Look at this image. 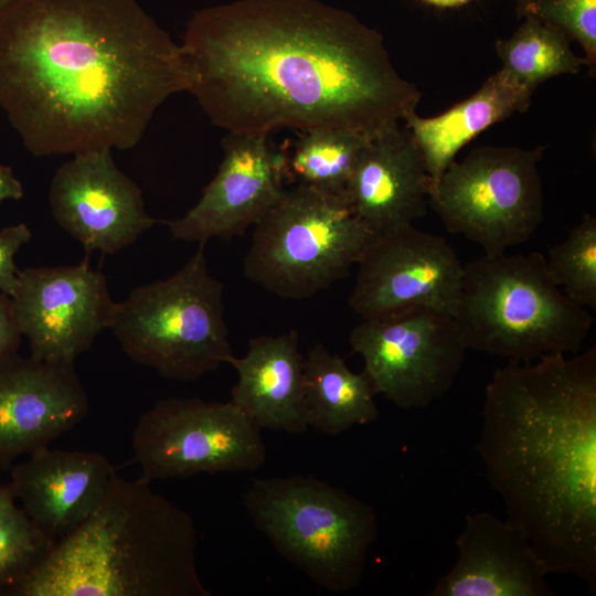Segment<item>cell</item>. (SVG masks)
<instances>
[{
	"mask_svg": "<svg viewBox=\"0 0 596 596\" xmlns=\"http://www.w3.org/2000/svg\"><path fill=\"white\" fill-rule=\"evenodd\" d=\"M181 45L190 93L231 134L345 128L373 138L422 98L375 29L319 0L209 7L192 15Z\"/></svg>",
	"mask_w": 596,
	"mask_h": 596,
	"instance_id": "obj_1",
	"label": "cell"
},
{
	"mask_svg": "<svg viewBox=\"0 0 596 596\" xmlns=\"http://www.w3.org/2000/svg\"><path fill=\"white\" fill-rule=\"evenodd\" d=\"M192 84L182 45L136 0L0 8V107L35 157L130 149Z\"/></svg>",
	"mask_w": 596,
	"mask_h": 596,
	"instance_id": "obj_2",
	"label": "cell"
},
{
	"mask_svg": "<svg viewBox=\"0 0 596 596\" xmlns=\"http://www.w3.org/2000/svg\"><path fill=\"white\" fill-rule=\"evenodd\" d=\"M510 362L486 387L477 451L550 574L596 590V348Z\"/></svg>",
	"mask_w": 596,
	"mask_h": 596,
	"instance_id": "obj_3",
	"label": "cell"
},
{
	"mask_svg": "<svg viewBox=\"0 0 596 596\" xmlns=\"http://www.w3.org/2000/svg\"><path fill=\"white\" fill-rule=\"evenodd\" d=\"M114 472L95 511L56 540L14 596H210L191 515Z\"/></svg>",
	"mask_w": 596,
	"mask_h": 596,
	"instance_id": "obj_4",
	"label": "cell"
},
{
	"mask_svg": "<svg viewBox=\"0 0 596 596\" xmlns=\"http://www.w3.org/2000/svg\"><path fill=\"white\" fill-rule=\"evenodd\" d=\"M454 320L468 350L530 363L582 348L592 315L553 281L540 252L485 255L464 265Z\"/></svg>",
	"mask_w": 596,
	"mask_h": 596,
	"instance_id": "obj_5",
	"label": "cell"
},
{
	"mask_svg": "<svg viewBox=\"0 0 596 596\" xmlns=\"http://www.w3.org/2000/svg\"><path fill=\"white\" fill-rule=\"evenodd\" d=\"M254 526L290 564L333 594L355 588L377 538L366 502L313 476L255 478L244 494Z\"/></svg>",
	"mask_w": 596,
	"mask_h": 596,
	"instance_id": "obj_6",
	"label": "cell"
},
{
	"mask_svg": "<svg viewBox=\"0 0 596 596\" xmlns=\"http://www.w3.org/2000/svg\"><path fill=\"white\" fill-rule=\"evenodd\" d=\"M204 245L172 276L117 302L109 328L131 361L168 380H196L233 356L224 287L207 269Z\"/></svg>",
	"mask_w": 596,
	"mask_h": 596,
	"instance_id": "obj_7",
	"label": "cell"
},
{
	"mask_svg": "<svg viewBox=\"0 0 596 596\" xmlns=\"http://www.w3.org/2000/svg\"><path fill=\"white\" fill-rule=\"evenodd\" d=\"M244 276L286 299L310 298L349 276L375 233L345 192L299 183L254 225Z\"/></svg>",
	"mask_w": 596,
	"mask_h": 596,
	"instance_id": "obj_8",
	"label": "cell"
},
{
	"mask_svg": "<svg viewBox=\"0 0 596 596\" xmlns=\"http://www.w3.org/2000/svg\"><path fill=\"white\" fill-rule=\"evenodd\" d=\"M544 147L481 146L454 160L429 195L445 228L503 254L526 242L543 219L539 162Z\"/></svg>",
	"mask_w": 596,
	"mask_h": 596,
	"instance_id": "obj_9",
	"label": "cell"
},
{
	"mask_svg": "<svg viewBox=\"0 0 596 596\" xmlns=\"http://www.w3.org/2000/svg\"><path fill=\"white\" fill-rule=\"evenodd\" d=\"M131 447L139 478L149 482L253 472L267 456L260 428L236 404L199 397L158 401L136 423Z\"/></svg>",
	"mask_w": 596,
	"mask_h": 596,
	"instance_id": "obj_10",
	"label": "cell"
},
{
	"mask_svg": "<svg viewBox=\"0 0 596 596\" xmlns=\"http://www.w3.org/2000/svg\"><path fill=\"white\" fill-rule=\"evenodd\" d=\"M374 390L403 409L422 408L453 386L466 347L454 317L428 307L362 319L349 336Z\"/></svg>",
	"mask_w": 596,
	"mask_h": 596,
	"instance_id": "obj_11",
	"label": "cell"
},
{
	"mask_svg": "<svg viewBox=\"0 0 596 596\" xmlns=\"http://www.w3.org/2000/svg\"><path fill=\"white\" fill-rule=\"evenodd\" d=\"M349 307L362 319L416 307L454 316L464 265L441 236L406 225L376 234L360 260Z\"/></svg>",
	"mask_w": 596,
	"mask_h": 596,
	"instance_id": "obj_12",
	"label": "cell"
},
{
	"mask_svg": "<svg viewBox=\"0 0 596 596\" xmlns=\"http://www.w3.org/2000/svg\"><path fill=\"white\" fill-rule=\"evenodd\" d=\"M11 299L30 355L60 363H74L92 348L117 305L104 274L87 262L20 270Z\"/></svg>",
	"mask_w": 596,
	"mask_h": 596,
	"instance_id": "obj_13",
	"label": "cell"
},
{
	"mask_svg": "<svg viewBox=\"0 0 596 596\" xmlns=\"http://www.w3.org/2000/svg\"><path fill=\"white\" fill-rule=\"evenodd\" d=\"M49 203L56 223L86 254H116L161 222L147 213L141 190L117 168L108 148L64 162L51 181Z\"/></svg>",
	"mask_w": 596,
	"mask_h": 596,
	"instance_id": "obj_14",
	"label": "cell"
},
{
	"mask_svg": "<svg viewBox=\"0 0 596 596\" xmlns=\"http://www.w3.org/2000/svg\"><path fill=\"white\" fill-rule=\"evenodd\" d=\"M222 148L219 170L196 204L182 217L163 221L173 240L205 244L240 236L283 195L286 158L267 135L228 132Z\"/></svg>",
	"mask_w": 596,
	"mask_h": 596,
	"instance_id": "obj_15",
	"label": "cell"
},
{
	"mask_svg": "<svg viewBox=\"0 0 596 596\" xmlns=\"http://www.w3.org/2000/svg\"><path fill=\"white\" fill-rule=\"evenodd\" d=\"M88 409L74 363L13 355L0 366V470L49 447Z\"/></svg>",
	"mask_w": 596,
	"mask_h": 596,
	"instance_id": "obj_16",
	"label": "cell"
},
{
	"mask_svg": "<svg viewBox=\"0 0 596 596\" xmlns=\"http://www.w3.org/2000/svg\"><path fill=\"white\" fill-rule=\"evenodd\" d=\"M458 558L430 596H555L550 574L525 534L488 513L467 514Z\"/></svg>",
	"mask_w": 596,
	"mask_h": 596,
	"instance_id": "obj_17",
	"label": "cell"
},
{
	"mask_svg": "<svg viewBox=\"0 0 596 596\" xmlns=\"http://www.w3.org/2000/svg\"><path fill=\"white\" fill-rule=\"evenodd\" d=\"M115 471L99 453L44 447L10 468L8 485L30 519L56 541L95 511Z\"/></svg>",
	"mask_w": 596,
	"mask_h": 596,
	"instance_id": "obj_18",
	"label": "cell"
},
{
	"mask_svg": "<svg viewBox=\"0 0 596 596\" xmlns=\"http://www.w3.org/2000/svg\"><path fill=\"white\" fill-rule=\"evenodd\" d=\"M432 181L411 131L400 124L371 138L345 188L355 213L375 234L423 217Z\"/></svg>",
	"mask_w": 596,
	"mask_h": 596,
	"instance_id": "obj_19",
	"label": "cell"
},
{
	"mask_svg": "<svg viewBox=\"0 0 596 596\" xmlns=\"http://www.w3.org/2000/svg\"><path fill=\"white\" fill-rule=\"evenodd\" d=\"M228 364L237 373L231 401L260 429H308L304 355L296 330L252 338L246 354L233 355Z\"/></svg>",
	"mask_w": 596,
	"mask_h": 596,
	"instance_id": "obj_20",
	"label": "cell"
},
{
	"mask_svg": "<svg viewBox=\"0 0 596 596\" xmlns=\"http://www.w3.org/2000/svg\"><path fill=\"white\" fill-rule=\"evenodd\" d=\"M532 94L499 70L470 97L437 116L408 114L405 127L421 152L432 191L464 146L490 126L525 111Z\"/></svg>",
	"mask_w": 596,
	"mask_h": 596,
	"instance_id": "obj_21",
	"label": "cell"
},
{
	"mask_svg": "<svg viewBox=\"0 0 596 596\" xmlns=\"http://www.w3.org/2000/svg\"><path fill=\"white\" fill-rule=\"evenodd\" d=\"M304 372L309 426L336 436L379 418L376 392L368 374L352 372L344 359L323 344L308 351Z\"/></svg>",
	"mask_w": 596,
	"mask_h": 596,
	"instance_id": "obj_22",
	"label": "cell"
},
{
	"mask_svg": "<svg viewBox=\"0 0 596 596\" xmlns=\"http://www.w3.org/2000/svg\"><path fill=\"white\" fill-rule=\"evenodd\" d=\"M514 33L496 42L503 71L523 88L534 92L543 82L560 75L577 74L587 66L571 49V40L556 26L532 15Z\"/></svg>",
	"mask_w": 596,
	"mask_h": 596,
	"instance_id": "obj_23",
	"label": "cell"
},
{
	"mask_svg": "<svg viewBox=\"0 0 596 596\" xmlns=\"http://www.w3.org/2000/svg\"><path fill=\"white\" fill-rule=\"evenodd\" d=\"M371 138L345 128L306 131L290 160L300 183L344 193L362 150Z\"/></svg>",
	"mask_w": 596,
	"mask_h": 596,
	"instance_id": "obj_24",
	"label": "cell"
},
{
	"mask_svg": "<svg viewBox=\"0 0 596 596\" xmlns=\"http://www.w3.org/2000/svg\"><path fill=\"white\" fill-rule=\"evenodd\" d=\"M54 543L25 513L9 485L0 480V596H14Z\"/></svg>",
	"mask_w": 596,
	"mask_h": 596,
	"instance_id": "obj_25",
	"label": "cell"
},
{
	"mask_svg": "<svg viewBox=\"0 0 596 596\" xmlns=\"http://www.w3.org/2000/svg\"><path fill=\"white\" fill-rule=\"evenodd\" d=\"M553 281L582 307L596 309V219L585 213L545 257Z\"/></svg>",
	"mask_w": 596,
	"mask_h": 596,
	"instance_id": "obj_26",
	"label": "cell"
},
{
	"mask_svg": "<svg viewBox=\"0 0 596 596\" xmlns=\"http://www.w3.org/2000/svg\"><path fill=\"white\" fill-rule=\"evenodd\" d=\"M532 14L564 32L584 51L589 72L596 66V0H531L522 17Z\"/></svg>",
	"mask_w": 596,
	"mask_h": 596,
	"instance_id": "obj_27",
	"label": "cell"
},
{
	"mask_svg": "<svg viewBox=\"0 0 596 596\" xmlns=\"http://www.w3.org/2000/svg\"><path fill=\"white\" fill-rule=\"evenodd\" d=\"M31 237L32 232L24 223L0 228V289L9 296L14 294L19 281L14 257Z\"/></svg>",
	"mask_w": 596,
	"mask_h": 596,
	"instance_id": "obj_28",
	"label": "cell"
},
{
	"mask_svg": "<svg viewBox=\"0 0 596 596\" xmlns=\"http://www.w3.org/2000/svg\"><path fill=\"white\" fill-rule=\"evenodd\" d=\"M21 337L11 296L0 289V366L18 354Z\"/></svg>",
	"mask_w": 596,
	"mask_h": 596,
	"instance_id": "obj_29",
	"label": "cell"
},
{
	"mask_svg": "<svg viewBox=\"0 0 596 596\" xmlns=\"http://www.w3.org/2000/svg\"><path fill=\"white\" fill-rule=\"evenodd\" d=\"M23 195L21 181L9 166L0 163V203L6 200H20Z\"/></svg>",
	"mask_w": 596,
	"mask_h": 596,
	"instance_id": "obj_30",
	"label": "cell"
},
{
	"mask_svg": "<svg viewBox=\"0 0 596 596\" xmlns=\"http://www.w3.org/2000/svg\"><path fill=\"white\" fill-rule=\"evenodd\" d=\"M432 6L439 7V8H454V7H460L464 6L471 0H423Z\"/></svg>",
	"mask_w": 596,
	"mask_h": 596,
	"instance_id": "obj_31",
	"label": "cell"
},
{
	"mask_svg": "<svg viewBox=\"0 0 596 596\" xmlns=\"http://www.w3.org/2000/svg\"><path fill=\"white\" fill-rule=\"evenodd\" d=\"M515 2H517V8H518L519 13L522 14V12L525 10V8L531 2V0H515Z\"/></svg>",
	"mask_w": 596,
	"mask_h": 596,
	"instance_id": "obj_32",
	"label": "cell"
},
{
	"mask_svg": "<svg viewBox=\"0 0 596 596\" xmlns=\"http://www.w3.org/2000/svg\"><path fill=\"white\" fill-rule=\"evenodd\" d=\"M15 0H0V8L8 6Z\"/></svg>",
	"mask_w": 596,
	"mask_h": 596,
	"instance_id": "obj_33",
	"label": "cell"
}]
</instances>
